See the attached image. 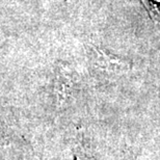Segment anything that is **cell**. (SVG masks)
I'll return each mask as SVG.
<instances>
[{"label": "cell", "instance_id": "6da1fadb", "mask_svg": "<svg viewBox=\"0 0 160 160\" xmlns=\"http://www.w3.org/2000/svg\"><path fill=\"white\" fill-rule=\"evenodd\" d=\"M96 62L102 69L107 70V71L117 72V71H124L128 69V67L125 65V62H123L119 57L108 54L105 51H102L100 49L96 50Z\"/></svg>", "mask_w": 160, "mask_h": 160}]
</instances>
